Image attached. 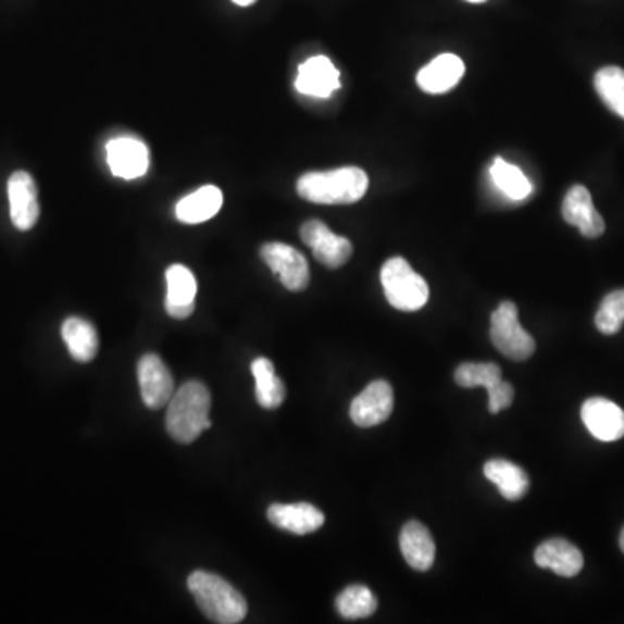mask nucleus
Segmentation results:
<instances>
[{
  "label": "nucleus",
  "instance_id": "obj_1",
  "mask_svg": "<svg viewBox=\"0 0 624 624\" xmlns=\"http://www.w3.org/2000/svg\"><path fill=\"white\" fill-rule=\"evenodd\" d=\"M369 174L360 167L308 172L297 180L300 198L320 205H351L369 191Z\"/></svg>",
  "mask_w": 624,
  "mask_h": 624
},
{
  "label": "nucleus",
  "instance_id": "obj_2",
  "mask_svg": "<svg viewBox=\"0 0 624 624\" xmlns=\"http://www.w3.org/2000/svg\"><path fill=\"white\" fill-rule=\"evenodd\" d=\"M212 407L209 389L198 380L180 385L171 401H169L167 425L172 439L180 445H189L197 440L203 430L212 427L209 413Z\"/></svg>",
  "mask_w": 624,
  "mask_h": 624
},
{
  "label": "nucleus",
  "instance_id": "obj_3",
  "mask_svg": "<svg viewBox=\"0 0 624 624\" xmlns=\"http://www.w3.org/2000/svg\"><path fill=\"white\" fill-rule=\"evenodd\" d=\"M188 588L200 611L219 624L241 623L249 606L244 595L217 574L195 571L188 577Z\"/></svg>",
  "mask_w": 624,
  "mask_h": 624
},
{
  "label": "nucleus",
  "instance_id": "obj_4",
  "mask_svg": "<svg viewBox=\"0 0 624 624\" xmlns=\"http://www.w3.org/2000/svg\"><path fill=\"white\" fill-rule=\"evenodd\" d=\"M380 279L387 302L394 309L415 312L427 304L428 296H430L427 282L411 267L407 259L392 257L385 262L380 271Z\"/></svg>",
  "mask_w": 624,
  "mask_h": 624
},
{
  "label": "nucleus",
  "instance_id": "obj_5",
  "mask_svg": "<svg viewBox=\"0 0 624 624\" xmlns=\"http://www.w3.org/2000/svg\"><path fill=\"white\" fill-rule=\"evenodd\" d=\"M492 346L512 361H526L535 354V338L522 328L517 305L504 300L491 314Z\"/></svg>",
  "mask_w": 624,
  "mask_h": 624
},
{
  "label": "nucleus",
  "instance_id": "obj_6",
  "mask_svg": "<svg viewBox=\"0 0 624 624\" xmlns=\"http://www.w3.org/2000/svg\"><path fill=\"white\" fill-rule=\"evenodd\" d=\"M300 238L312 250V255L329 270H338L352 257V244L344 236L335 235L325 223L317 219L308 221L300 227Z\"/></svg>",
  "mask_w": 624,
  "mask_h": 624
},
{
  "label": "nucleus",
  "instance_id": "obj_7",
  "mask_svg": "<svg viewBox=\"0 0 624 624\" xmlns=\"http://www.w3.org/2000/svg\"><path fill=\"white\" fill-rule=\"evenodd\" d=\"M261 257L270 265L274 274H278L283 287L290 291H302L309 287L311 273H309L308 259L290 245L265 244L261 249Z\"/></svg>",
  "mask_w": 624,
  "mask_h": 624
},
{
  "label": "nucleus",
  "instance_id": "obj_8",
  "mask_svg": "<svg viewBox=\"0 0 624 624\" xmlns=\"http://www.w3.org/2000/svg\"><path fill=\"white\" fill-rule=\"evenodd\" d=\"M137 378L141 387V398L150 410H160L174 396V378L167 364L157 354H145L137 364Z\"/></svg>",
  "mask_w": 624,
  "mask_h": 624
},
{
  "label": "nucleus",
  "instance_id": "obj_9",
  "mask_svg": "<svg viewBox=\"0 0 624 624\" xmlns=\"http://www.w3.org/2000/svg\"><path fill=\"white\" fill-rule=\"evenodd\" d=\"M108 165L113 176L122 179H137L150 167V151L137 137L122 136L108 142Z\"/></svg>",
  "mask_w": 624,
  "mask_h": 624
},
{
  "label": "nucleus",
  "instance_id": "obj_10",
  "mask_svg": "<svg viewBox=\"0 0 624 624\" xmlns=\"http://www.w3.org/2000/svg\"><path fill=\"white\" fill-rule=\"evenodd\" d=\"M8 197L14 227L20 232H28L37 224L40 215L34 177L25 171L14 172L8 180Z\"/></svg>",
  "mask_w": 624,
  "mask_h": 624
},
{
  "label": "nucleus",
  "instance_id": "obj_11",
  "mask_svg": "<svg viewBox=\"0 0 624 624\" xmlns=\"http://www.w3.org/2000/svg\"><path fill=\"white\" fill-rule=\"evenodd\" d=\"M392 408L394 390L389 382L375 380L360 396H355L351 404V420L358 427H376L392 415Z\"/></svg>",
  "mask_w": 624,
  "mask_h": 624
},
{
  "label": "nucleus",
  "instance_id": "obj_12",
  "mask_svg": "<svg viewBox=\"0 0 624 624\" xmlns=\"http://www.w3.org/2000/svg\"><path fill=\"white\" fill-rule=\"evenodd\" d=\"M562 217L565 223L576 226L579 233L590 240L599 238L606 232V223L595 209L590 191L582 185L569 189L562 203Z\"/></svg>",
  "mask_w": 624,
  "mask_h": 624
},
{
  "label": "nucleus",
  "instance_id": "obj_13",
  "mask_svg": "<svg viewBox=\"0 0 624 624\" xmlns=\"http://www.w3.org/2000/svg\"><path fill=\"white\" fill-rule=\"evenodd\" d=\"M582 419L591 436L603 442H614L624 437V411L616 402L590 398L583 404Z\"/></svg>",
  "mask_w": 624,
  "mask_h": 624
},
{
  "label": "nucleus",
  "instance_id": "obj_14",
  "mask_svg": "<svg viewBox=\"0 0 624 624\" xmlns=\"http://www.w3.org/2000/svg\"><path fill=\"white\" fill-rule=\"evenodd\" d=\"M296 87L300 95L329 98L340 89V73L326 57L309 58L299 66Z\"/></svg>",
  "mask_w": 624,
  "mask_h": 624
},
{
  "label": "nucleus",
  "instance_id": "obj_15",
  "mask_svg": "<svg viewBox=\"0 0 624 624\" xmlns=\"http://www.w3.org/2000/svg\"><path fill=\"white\" fill-rule=\"evenodd\" d=\"M167 279V297H165V311L174 320H186L195 311L197 299V278L195 274L183 264H174L165 273Z\"/></svg>",
  "mask_w": 624,
  "mask_h": 624
},
{
  "label": "nucleus",
  "instance_id": "obj_16",
  "mask_svg": "<svg viewBox=\"0 0 624 624\" xmlns=\"http://www.w3.org/2000/svg\"><path fill=\"white\" fill-rule=\"evenodd\" d=\"M273 526L288 531L291 535H311L325 524V515L311 503H274L267 510Z\"/></svg>",
  "mask_w": 624,
  "mask_h": 624
},
{
  "label": "nucleus",
  "instance_id": "obj_17",
  "mask_svg": "<svg viewBox=\"0 0 624 624\" xmlns=\"http://www.w3.org/2000/svg\"><path fill=\"white\" fill-rule=\"evenodd\" d=\"M535 562L539 567L552 569L562 577H574L582 573L585 559L579 548L567 539L553 538L539 545L535 552Z\"/></svg>",
  "mask_w": 624,
  "mask_h": 624
},
{
  "label": "nucleus",
  "instance_id": "obj_18",
  "mask_svg": "<svg viewBox=\"0 0 624 624\" xmlns=\"http://www.w3.org/2000/svg\"><path fill=\"white\" fill-rule=\"evenodd\" d=\"M399 547L411 567L420 573H425L433 567L436 559V544H434L430 531L419 521H410L402 527L399 535Z\"/></svg>",
  "mask_w": 624,
  "mask_h": 624
},
{
  "label": "nucleus",
  "instance_id": "obj_19",
  "mask_svg": "<svg viewBox=\"0 0 624 624\" xmlns=\"http://www.w3.org/2000/svg\"><path fill=\"white\" fill-rule=\"evenodd\" d=\"M465 75V64L454 54H440L420 70L416 75L420 89L428 95H445L453 89Z\"/></svg>",
  "mask_w": 624,
  "mask_h": 624
},
{
  "label": "nucleus",
  "instance_id": "obj_20",
  "mask_svg": "<svg viewBox=\"0 0 624 624\" xmlns=\"http://www.w3.org/2000/svg\"><path fill=\"white\" fill-rule=\"evenodd\" d=\"M484 475L500 489L504 500H521L526 497L527 489H529V475L509 460L495 458L484 463Z\"/></svg>",
  "mask_w": 624,
  "mask_h": 624
},
{
  "label": "nucleus",
  "instance_id": "obj_21",
  "mask_svg": "<svg viewBox=\"0 0 624 624\" xmlns=\"http://www.w3.org/2000/svg\"><path fill=\"white\" fill-rule=\"evenodd\" d=\"M223 201V191L217 186H203L177 203L176 217L185 224L205 223L217 214Z\"/></svg>",
  "mask_w": 624,
  "mask_h": 624
},
{
  "label": "nucleus",
  "instance_id": "obj_22",
  "mask_svg": "<svg viewBox=\"0 0 624 624\" xmlns=\"http://www.w3.org/2000/svg\"><path fill=\"white\" fill-rule=\"evenodd\" d=\"M61 337L68 347L73 360L89 363L99 349V337L95 326L82 317H68L61 326Z\"/></svg>",
  "mask_w": 624,
  "mask_h": 624
},
{
  "label": "nucleus",
  "instance_id": "obj_23",
  "mask_svg": "<svg viewBox=\"0 0 624 624\" xmlns=\"http://www.w3.org/2000/svg\"><path fill=\"white\" fill-rule=\"evenodd\" d=\"M252 375L255 378L257 402L265 410L282 407L287 389L276 373L274 364L267 358H257L252 363Z\"/></svg>",
  "mask_w": 624,
  "mask_h": 624
},
{
  "label": "nucleus",
  "instance_id": "obj_24",
  "mask_svg": "<svg viewBox=\"0 0 624 624\" xmlns=\"http://www.w3.org/2000/svg\"><path fill=\"white\" fill-rule=\"evenodd\" d=\"M595 90L606 107L624 121V70L606 66L595 75Z\"/></svg>",
  "mask_w": 624,
  "mask_h": 624
},
{
  "label": "nucleus",
  "instance_id": "obj_25",
  "mask_svg": "<svg viewBox=\"0 0 624 624\" xmlns=\"http://www.w3.org/2000/svg\"><path fill=\"white\" fill-rule=\"evenodd\" d=\"M375 595L370 588L363 585L347 586L342 594L335 600V608L338 614L346 620H361V617L372 616L376 611Z\"/></svg>",
  "mask_w": 624,
  "mask_h": 624
},
{
  "label": "nucleus",
  "instance_id": "obj_26",
  "mask_svg": "<svg viewBox=\"0 0 624 624\" xmlns=\"http://www.w3.org/2000/svg\"><path fill=\"white\" fill-rule=\"evenodd\" d=\"M491 177L497 188L501 189L510 200H524L529 197L531 189H533L529 179L503 159H497L492 163Z\"/></svg>",
  "mask_w": 624,
  "mask_h": 624
},
{
  "label": "nucleus",
  "instance_id": "obj_27",
  "mask_svg": "<svg viewBox=\"0 0 624 624\" xmlns=\"http://www.w3.org/2000/svg\"><path fill=\"white\" fill-rule=\"evenodd\" d=\"M454 380L465 389H491L492 385L501 380V369L495 363H463L454 372Z\"/></svg>",
  "mask_w": 624,
  "mask_h": 624
},
{
  "label": "nucleus",
  "instance_id": "obj_28",
  "mask_svg": "<svg viewBox=\"0 0 624 624\" xmlns=\"http://www.w3.org/2000/svg\"><path fill=\"white\" fill-rule=\"evenodd\" d=\"M624 325V288L611 291L595 314V326L603 335H616Z\"/></svg>",
  "mask_w": 624,
  "mask_h": 624
},
{
  "label": "nucleus",
  "instance_id": "obj_29",
  "mask_svg": "<svg viewBox=\"0 0 624 624\" xmlns=\"http://www.w3.org/2000/svg\"><path fill=\"white\" fill-rule=\"evenodd\" d=\"M488 392L491 413H500L513 402V387L509 382H498V384L492 385L491 389H488Z\"/></svg>",
  "mask_w": 624,
  "mask_h": 624
},
{
  "label": "nucleus",
  "instance_id": "obj_30",
  "mask_svg": "<svg viewBox=\"0 0 624 624\" xmlns=\"http://www.w3.org/2000/svg\"><path fill=\"white\" fill-rule=\"evenodd\" d=\"M233 2L241 5V8H249V5L255 4L257 0H233Z\"/></svg>",
  "mask_w": 624,
  "mask_h": 624
},
{
  "label": "nucleus",
  "instance_id": "obj_31",
  "mask_svg": "<svg viewBox=\"0 0 624 624\" xmlns=\"http://www.w3.org/2000/svg\"><path fill=\"white\" fill-rule=\"evenodd\" d=\"M620 547H621V550H623V553H624V527H623V531H621V535H620Z\"/></svg>",
  "mask_w": 624,
  "mask_h": 624
},
{
  "label": "nucleus",
  "instance_id": "obj_32",
  "mask_svg": "<svg viewBox=\"0 0 624 624\" xmlns=\"http://www.w3.org/2000/svg\"><path fill=\"white\" fill-rule=\"evenodd\" d=\"M466 2H472V4H481V2H486V0H466Z\"/></svg>",
  "mask_w": 624,
  "mask_h": 624
}]
</instances>
